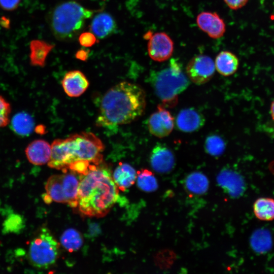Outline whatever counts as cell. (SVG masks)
Segmentation results:
<instances>
[{
    "label": "cell",
    "instance_id": "cell-28",
    "mask_svg": "<svg viewBox=\"0 0 274 274\" xmlns=\"http://www.w3.org/2000/svg\"><path fill=\"white\" fill-rule=\"evenodd\" d=\"M24 226L23 218L19 215L12 214L4 221L3 230L6 233H17Z\"/></svg>",
    "mask_w": 274,
    "mask_h": 274
},
{
    "label": "cell",
    "instance_id": "cell-20",
    "mask_svg": "<svg viewBox=\"0 0 274 274\" xmlns=\"http://www.w3.org/2000/svg\"><path fill=\"white\" fill-rule=\"evenodd\" d=\"M239 61L236 56L231 52L223 51L216 56L215 61V68L224 76L233 74L237 70Z\"/></svg>",
    "mask_w": 274,
    "mask_h": 274
},
{
    "label": "cell",
    "instance_id": "cell-31",
    "mask_svg": "<svg viewBox=\"0 0 274 274\" xmlns=\"http://www.w3.org/2000/svg\"><path fill=\"white\" fill-rule=\"evenodd\" d=\"M20 0H0V7L6 11H13L17 8Z\"/></svg>",
    "mask_w": 274,
    "mask_h": 274
},
{
    "label": "cell",
    "instance_id": "cell-22",
    "mask_svg": "<svg viewBox=\"0 0 274 274\" xmlns=\"http://www.w3.org/2000/svg\"><path fill=\"white\" fill-rule=\"evenodd\" d=\"M12 127L13 131L17 134L26 136L32 131L34 128V121L28 114L25 112H20L13 117Z\"/></svg>",
    "mask_w": 274,
    "mask_h": 274
},
{
    "label": "cell",
    "instance_id": "cell-33",
    "mask_svg": "<svg viewBox=\"0 0 274 274\" xmlns=\"http://www.w3.org/2000/svg\"><path fill=\"white\" fill-rule=\"evenodd\" d=\"M89 51L84 49H81L78 50L76 54V57L77 59L85 61L88 57Z\"/></svg>",
    "mask_w": 274,
    "mask_h": 274
},
{
    "label": "cell",
    "instance_id": "cell-8",
    "mask_svg": "<svg viewBox=\"0 0 274 274\" xmlns=\"http://www.w3.org/2000/svg\"><path fill=\"white\" fill-rule=\"evenodd\" d=\"M215 70L213 59L206 55H197L192 58L186 66L187 77L193 83L201 85L208 82Z\"/></svg>",
    "mask_w": 274,
    "mask_h": 274
},
{
    "label": "cell",
    "instance_id": "cell-13",
    "mask_svg": "<svg viewBox=\"0 0 274 274\" xmlns=\"http://www.w3.org/2000/svg\"><path fill=\"white\" fill-rule=\"evenodd\" d=\"M217 181L230 196L239 197L244 193L245 184L243 178L237 173L225 168L217 177Z\"/></svg>",
    "mask_w": 274,
    "mask_h": 274
},
{
    "label": "cell",
    "instance_id": "cell-17",
    "mask_svg": "<svg viewBox=\"0 0 274 274\" xmlns=\"http://www.w3.org/2000/svg\"><path fill=\"white\" fill-rule=\"evenodd\" d=\"M116 28V23L109 14L101 13L96 15L92 21L90 29L99 39H103L112 33Z\"/></svg>",
    "mask_w": 274,
    "mask_h": 274
},
{
    "label": "cell",
    "instance_id": "cell-21",
    "mask_svg": "<svg viewBox=\"0 0 274 274\" xmlns=\"http://www.w3.org/2000/svg\"><path fill=\"white\" fill-rule=\"evenodd\" d=\"M252 249L256 253L263 254L269 250L272 245L270 232L265 229L255 230L250 238Z\"/></svg>",
    "mask_w": 274,
    "mask_h": 274
},
{
    "label": "cell",
    "instance_id": "cell-3",
    "mask_svg": "<svg viewBox=\"0 0 274 274\" xmlns=\"http://www.w3.org/2000/svg\"><path fill=\"white\" fill-rule=\"evenodd\" d=\"M104 148L101 140L92 132L73 134L66 139H56L53 142L47 164L50 168L62 171L79 161L99 164L102 161Z\"/></svg>",
    "mask_w": 274,
    "mask_h": 274
},
{
    "label": "cell",
    "instance_id": "cell-15",
    "mask_svg": "<svg viewBox=\"0 0 274 274\" xmlns=\"http://www.w3.org/2000/svg\"><path fill=\"white\" fill-rule=\"evenodd\" d=\"M26 157L31 164L43 165L49 161L51 153V145L43 140H36L30 143L25 150Z\"/></svg>",
    "mask_w": 274,
    "mask_h": 274
},
{
    "label": "cell",
    "instance_id": "cell-32",
    "mask_svg": "<svg viewBox=\"0 0 274 274\" xmlns=\"http://www.w3.org/2000/svg\"><path fill=\"white\" fill-rule=\"evenodd\" d=\"M229 8L232 10H237L244 7L248 0H224Z\"/></svg>",
    "mask_w": 274,
    "mask_h": 274
},
{
    "label": "cell",
    "instance_id": "cell-34",
    "mask_svg": "<svg viewBox=\"0 0 274 274\" xmlns=\"http://www.w3.org/2000/svg\"><path fill=\"white\" fill-rule=\"evenodd\" d=\"M0 24L5 28H8L10 25V21L6 17H2L0 20Z\"/></svg>",
    "mask_w": 274,
    "mask_h": 274
},
{
    "label": "cell",
    "instance_id": "cell-9",
    "mask_svg": "<svg viewBox=\"0 0 274 274\" xmlns=\"http://www.w3.org/2000/svg\"><path fill=\"white\" fill-rule=\"evenodd\" d=\"M148 43V52L150 58L156 61L167 60L174 51V42L164 32L151 34Z\"/></svg>",
    "mask_w": 274,
    "mask_h": 274
},
{
    "label": "cell",
    "instance_id": "cell-23",
    "mask_svg": "<svg viewBox=\"0 0 274 274\" xmlns=\"http://www.w3.org/2000/svg\"><path fill=\"white\" fill-rule=\"evenodd\" d=\"M254 213L260 220L271 221L274 219V199L270 198H259L253 206Z\"/></svg>",
    "mask_w": 274,
    "mask_h": 274
},
{
    "label": "cell",
    "instance_id": "cell-16",
    "mask_svg": "<svg viewBox=\"0 0 274 274\" xmlns=\"http://www.w3.org/2000/svg\"><path fill=\"white\" fill-rule=\"evenodd\" d=\"M203 116L193 108L181 110L177 115L176 124L181 131L191 132L201 128L204 124Z\"/></svg>",
    "mask_w": 274,
    "mask_h": 274
},
{
    "label": "cell",
    "instance_id": "cell-35",
    "mask_svg": "<svg viewBox=\"0 0 274 274\" xmlns=\"http://www.w3.org/2000/svg\"><path fill=\"white\" fill-rule=\"evenodd\" d=\"M270 112L272 119L274 120V100L271 104L270 107Z\"/></svg>",
    "mask_w": 274,
    "mask_h": 274
},
{
    "label": "cell",
    "instance_id": "cell-24",
    "mask_svg": "<svg viewBox=\"0 0 274 274\" xmlns=\"http://www.w3.org/2000/svg\"><path fill=\"white\" fill-rule=\"evenodd\" d=\"M185 186L190 192L195 194H202L208 189L209 181L202 173L193 172L187 177Z\"/></svg>",
    "mask_w": 274,
    "mask_h": 274
},
{
    "label": "cell",
    "instance_id": "cell-30",
    "mask_svg": "<svg viewBox=\"0 0 274 274\" xmlns=\"http://www.w3.org/2000/svg\"><path fill=\"white\" fill-rule=\"evenodd\" d=\"M80 44L83 47H91L97 42L96 36L91 32H85L80 35L79 38Z\"/></svg>",
    "mask_w": 274,
    "mask_h": 274
},
{
    "label": "cell",
    "instance_id": "cell-5",
    "mask_svg": "<svg viewBox=\"0 0 274 274\" xmlns=\"http://www.w3.org/2000/svg\"><path fill=\"white\" fill-rule=\"evenodd\" d=\"M149 80L163 106L169 108L177 105L178 95L189 85L188 78L175 59H172L166 67L152 72Z\"/></svg>",
    "mask_w": 274,
    "mask_h": 274
},
{
    "label": "cell",
    "instance_id": "cell-25",
    "mask_svg": "<svg viewBox=\"0 0 274 274\" xmlns=\"http://www.w3.org/2000/svg\"><path fill=\"white\" fill-rule=\"evenodd\" d=\"M62 247L70 252L78 250L83 244V238L79 231L73 228L65 230L60 237Z\"/></svg>",
    "mask_w": 274,
    "mask_h": 274
},
{
    "label": "cell",
    "instance_id": "cell-18",
    "mask_svg": "<svg viewBox=\"0 0 274 274\" xmlns=\"http://www.w3.org/2000/svg\"><path fill=\"white\" fill-rule=\"evenodd\" d=\"M136 175L137 173L130 165L120 163L115 169L112 177L118 189L125 191L134 184Z\"/></svg>",
    "mask_w": 274,
    "mask_h": 274
},
{
    "label": "cell",
    "instance_id": "cell-12",
    "mask_svg": "<svg viewBox=\"0 0 274 274\" xmlns=\"http://www.w3.org/2000/svg\"><path fill=\"white\" fill-rule=\"evenodd\" d=\"M153 169L160 173L170 171L175 165V157L173 152L165 145L158 143L153 148L150 158Z\"/></svg>",
    "mask_w": 274,
    "mask_h": 274
},
{
    "label": "cell",
    "instance_id": "cell-11",
    "mask_svg": "<svg viewBox=\"0 0 274 274\" xmlns=\"http://www.w3.org/2000/svg\"><path fill=\"white\" fill-rule=\"evenodd\" d=\"M198 26L213 39L222 37L226 30L223 19L216 12H202L196 17Z\"/></svg>",
    "mask_w": 274,
    "mask_h": 274
},
{
    "label": "cell",
    "instance_id": "cell-2",
    "mask_svg": "<svg viewBox=\"0 0 274 274\" xmlns=\"http://www.w3.org/2000/svg\"><path fill=\"white\" fill-rule=\"evenodd\" d=\"M118 197V188L110 169L101 163L90 164L88 172L80 175L77 207L82 214L89 217L104 216Z\"/></svg>",
    "mask_w": 274,
    "mask_h": 274
},
{
    "label": "cell",
    "instance_id": "cell-1",
    "mask_svg": "<svg viewBox=\"0 0 274 274\" xmlns=\"http://www.w3.org/2000/svg\"><path fill=\"white\" fill-rule=\"evenodd\" d=\"M146 94L139 85L120 82L104 95L96 120L99 127L113 128L129 123L144 112Z\"/></svg>",
    "mask_w": 274,
    "mask_h": 274
},
{
    "label": "cell",
    "instance_id": "cell-6",
    "mask_svg": "<svg viewBox=\"0 0 274 274\" xmlns=\"http://www.w3.org/2000/svg\"><path fill=\"white\" fill-rule=\"evenodd\" d=\"M63 173L48 178L45 184L46 193L51 200L66 203L75 208L78 205L80 175L72 170L68 172L67 169Z\"/></svg>",
    "mask_w": 274,
    "mask_h": 274
},
{
    "label": "cell",
    "instance_id": "cell-7",
    "mask_svg": "<svg viewBox=\"0 0 274 274\" xmlns=\"http://www.w3.org/2000/svg\"><path fill=\"white\" fill-rule=\"evenodd\" d=\"M59 245L49 229L42 228L31 242L28 250L30 263L35 267L48 268L57 261Z\"/></svg>",
    "mask_w": 274,
    "mask_h": 274
},
{
    "label": "cell",
    "instance_id": "cell-10",
    "mask_svg": "<svg viewBox=\"0 0 274 274\" xmlns=\"http://www.w3.org/2000/svg\"><path fill=\"white\" fill-rule=\"evenodd\" d=\"M174 126V118L163 105L158 106L157 110L151 115L148 121V127L150 133L159 138L168 135Z\"/></svg>",
    "mask_w": 274,
    "mask_h": 274
},
{
    "label": "cell",
    "instance_id": "cell-29",
    "mask_svg": "<svg viewBox=\"0 0 274 274\" xmlns=\"http://www.w3.org/2000/svg\"><path fill=\"white\" fill-rule=\"evenodd\" d=\"M10 113V104L0 95V128L5 127L9 124Z\"/></svg>",
    "mask_w": 274,
    "mask_h": 274
},
{
    "label": "cell",
    "instance_id": "cell-14",
    "mask_svg": "<svg viewBox=\"0 0 274 274\" xmlns=\"http://www.w3.org/2000/svg\"><path fill=\"white\" fill-rule=\"evenodd\" d=\"M61 83L65 93L73 97L81 95L88 88L89 84L85 75L78 70L67 72Z\"/></svg>",
    "mask_w": 274,
    "mask_h": 274
},
{
    "label": "cell",
    "instance_id": "cell-27",
    "mask_svg": "<svg viewBox=\"0 0 274 274\" xmlns=\"http://www.w3.org/2000/svg\"><path fill=\"white\" fill-rule=\"evenodd\" d=\"M204 148L206 152L210 155L219 156L224 151L225 143L220 136L213 134L207 138Z\"/></svg>",
    "mask_w": 274,
    "mask_h": 274
},
{
    "label": "cell",
    "instance_id": "cell-19",
    "mask_svg": "<svg viewBox=\"0 0 274 274\" xmlns=\"http://www.w3.org/2000/svg\"><path fill=\"white\" fill-rule=\"evenodd\" d=\"M54 46L44 41L34 40L30 42V63L31 65L43 67L49 53Z\"/></svg>",
    "mask_w": 274,
    "mask_h": 274
},
{
    "label": "cell",
    "instance_id": "cell-4",
    "mask_svg": "<svg viewBox=\"0 0 274 274\" xmlns=\"http://www.w3.org/2000/svg\"><path fill=\"white\" fill-rule=\"evenodd\" d=\"M93 13V11L75 2L63 3L55 7L50 13L49 25L58 40H70L80 32L86 20Z\"/></svg>",
    "mask_w": 274,
    "mask_h": 274
},
{
    "label": "cell",
    "instance_id": "cell-26",
    "mask_svg": "<svg viewBox=\"0 0 274 274\" xmlns=\"http://www.w3.org/2000/svg\"><path fill=\"white\" fill-rule=\"evenodd\" d=\"M138 187L145 192H153L158 188V183L154 175L149 170L143 169L137 173Z\"/></svg>",
    "mask_w": 274,
    "mask_h": 274
}]
</instances>
